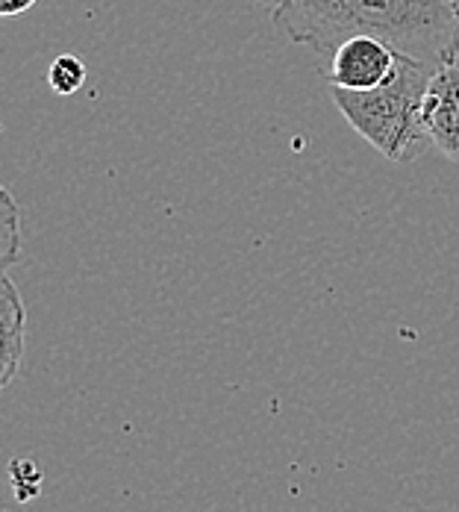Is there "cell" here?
Segmentation results:
<instances>
[{
    "instance_id": "obj_1",
    "label": "cell",
    "mask_w": 459,
    "mask_h": 512,
    "mask_svg": "<svg viewBox=\"0 0 459 512\" xmlns=\"http://www.w3.org/2000/svg\"><path fill=\"white\" fill-rule=\"evenodd\" d=\"M457 24L448 0H286L274 9V27L321 56L345 39L374 36L433 68L451 59Z\"/></svg>"
},
{
    "instance_id": "obj_2",
    "label": "cell",
    "mask_w": 459,
    "mask_h": 512,
    "mask_svg": "<svg viewBox=\"0 0 459 512\" xmlns=\"http://www.w3.org/2000/svg\"><path fill=\"white\" fill-rule=\"evenodd\" d=\"M433 77V65L401 53L395 74L368 92L330 86L333 103L359 136L389 162H412L424 156L433 142L424 130V92Z\"/></svg>"
},
{
    "instance_id": "obj_3",
    "label": "cell",
    "mask_w": 459,
    "mask_h": 512,
    "mask_svg": "<svg viewBox=\"0 0 459 512\" xmlns=\"http://www.w3.org/2000/svg\"><path fill=\"white\" fill-rule=\"evenodd\" d=\"M398 59H401V53L374 36L345 39L336 51L330 53L327 83L336 89H351V92L377 89L395 74Z\"/></svg>"
},
{
    "instance_id": "obj_4",
    "label": "cell",
    "mask_w": 459,
    "mask_h": 512,
    "mask_svg": "<svg viewBox=\"0 0 459 512\" xmlns=\"http://www.w3.org/2000/svg\"><path fill=\"white\" fill-rule=\"evenodd\" d=\"M421 115L433 148L451 162H459V62H442L433 68Z\"/></svg>"
},
{
    "instance_id": "obj_5",
    "label": "cell",
    "mask_w": 459,
    "mask_h": 512,
    "mask_svg": "<svg viewBox=\"0 0 459 512\" xmlns=\"http://www.w3.org/2000/svg\"><path fill=\"white\" fill-rule=\"evenodd\" d=\"M3 292H0V333H3V374H0V386H9L12 377L18 374L21 362H24V333H27V312L24 301L12 283L9 274H3Z\"/></svg>"
},
{
    "instance_id": "obj_6",
    "label": "cell",
    "mask_w": 459,
    "mask_h": 512,
    "mask_svg": "<svg viewBox=\"0 0 459 512\" xmlns=\"http://www.w3.org/2000/svg\"><path fill=\"white\" fill-rule=\"evenodd\" d=\"M21 256V215L9 189H0V265L12 268Z\"/></svg>"
},
{
    "instance_id": "obj_7",
    "label": "cell",
    "mask_w": 459,
    "mask_h": 512,
    "mask_svg": "<svg viewBox=\"0 0 459 512\" xmlns=\"http://www.w3.org/2000/svg\"><path fill=\"white\" fill-rule=\"evenodd\" d=\"M48 83L56 95H77L86 83V62L74 53H59L48 68Z\"/></svg>"
},
{
    "instance_id": "obj_8",
    "label": "cell",
    "mask_w": 459,
    "mask_h": 512,
    "mask_svg": "<svg viewBox=\"0 0 459 512\" xmlns=\"http://www.w3.org/2000/svg\"><path fill=\"white\" fill-rule=\"evenodd\" d=\"M9 474H12V486H15V495H18V501H30L33 495H39V486H42V471L36 468V462L33 460H15L12 462V468H9Z\"/></svg>"
},
{
    "instance_id": "obj_9",
    "label": "cell",
    "mask_w": 459,
    "mask_h": 512,
    "mask_svg": "<svg viewBox=\"0 0 459 512\" xmlns=\"http://www.w3.org/2000/svg\"><path fill=\"white\" fill-rule=\"evenodd\" d=\"M36 0H0V15L12 18V15H21L33 6Z\"/></svg>"
},
{
    "instance_id": "obj_10",
    "label": "cell",
    "mask_w": 459,
    "mask_h": 512,
    "mask_svg": "<svg viewBox=\"0 0 459 512\" xmlns=\"http://www.w3.org/2000/svg\"><path fill=\"white\" fill-rule=\"evenodd\" d=\"M448 62H459V24H457V36H454V45H451V59Z\"/></svg>"
},
{
    "instance_id": "obj_11",
    "label": "cell",
    "mask_w": 459,
    "mask_h": 512,
    "mask_svg": "<svg viewBox=\"0 0 459 512\" xmlns=\"http://www.w3.org/2000/svg\"><path fill=\"white\" fill-rule=\"evenodd\" d=\"M448 3H451V9H454V15H457V18H459V0H448Z\"/></svg>"
},
{
    "instance_id": "obj_12",
    "label": "cell",
    "mask_w": 459,
    "mask_h": 512,
    "mask_svg": "<svg viewBox=\"0 0 459 512\" xmlns=\"http://www.w3.org/2000/svg\"><path fill=\"white\" fill-rule=\"evenodd\" d=\"M262 3H274L277 6V3H286V0H262Z\"/></svg>"
}]
</instances>
